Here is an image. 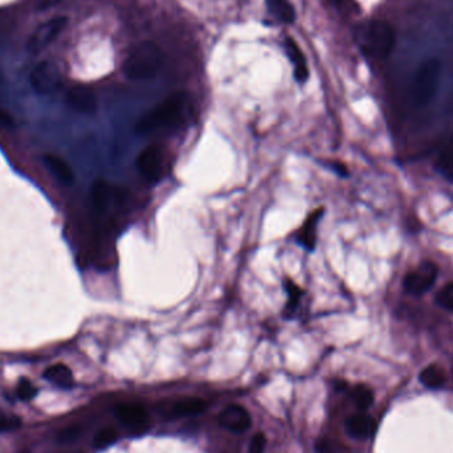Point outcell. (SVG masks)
<instances>
[{"label":"cell","mask_w":453,"mask_h":453,"mask_svg":"<svg viewBox=\"0 0 453 453\" xmlns=\"http://www.w3.org/2000/svg\"><path fill=\"white\" fill-rule=\"evenodd\" d=\"M137 168L148 181H159L165 175V155L162 149L155 145L143 149L137 159Z\"/></svg>","instance_id":"9"},{"label":"cell","mask_w":453,"mask_h":453,"mask_svg":"<svg viewBox=\"0 0 453 453\" xmlns=\"http://www.w3.org/2000/svg\"><path fill=\"white\" fill-rule=\"evenodd\" d=\"M163 66V52L152 41H143L130 50L123 63V73L130 80H149Z\"/></svg>","instance_id":"3"},{"label":"cell","mask_w":453,"mask_h":453,"mask_svg":"<svg viewBox=\"0 0 453 453\" xmlns=\"http://www.w3.org/2000/svg\"><path fill=\"white\" fill-rule=\"evenodd\" d=\"M346 428L352 436L366 439L374 434L376 424L372 418H370L369 415L358 414V415H354L348 419Z\"/></svg>","instance_id":"15"},{"label":"cell","mask_w":453,"mask_h":453,"mask_svg":"<svg viewBox=\"0 0 453 453\" xmlns=\"http://www.w3.org/2000/svg\"><path fill=\"white\" fill-rule=\"evenodd\" d=\"M117 432L113 428H102L93 439V445L97 450H105L116 443Z\"/></svg>","instance_id":"22"},{"label":"cell","mask_w":453,"mask_h":453,"mask_svg":"<svg viewBox=\"0 0 453 453\" xmlns=\"http://www.w3.org/2000/svg\"><path fill=\"white\" fill-rule=\"evenodd\" d=\"M317 450H319V453H329L330 452V448H329V444L323 440H319L317 441Z\"/></svg>","instance_id":"32"},{"label":"cell","mask_w":453,"mask_h":453,"mask_svg":"<svg viewBox=\"0 0 453 453\" xmlns=\"http://www.w3.org/2000/svg\"><path fill=\"white\" fill-rule=\"evenodd\" d=\"M14 125H15L14 117L7 110H4L3 108H0V126L12 128Z\"/></svg>","instance_id":"31"},{"label":"cell","mask_w":453,"mask_h":453,"mask_svg":"<svg viewBox=\"0 0 453 453\" xmlns=\"http://www.w3.org/2000/svg\"><path fill=\"white\" fill-rule=\"evenodd\" d=\"M219 423L234 434H243L251 427V415L244 407L232 404L221 411Z\"/></svg>","instance_id":"10"},{"label":"cell","mask_w":453,"mask_h":453,"mask_svg":"<svg viewBox=\"0 0 453 453\" xmlns=\"http://www.w3.org/2000/svg\"><path fill=\"white\" fill-rule=\"evenodd\" d=\"M187 106V96L185 93H175L171 94L166 100L158 103L152 108L150 112L143 114L137 121L135 130L138 133H150L155 130H161L165 128H171L177 125Z\"/></svg>","instance_id":"2"},{"label":"cell","mask_w":453,"mask_h":453,"mask_svg":"<svg viewBox=\"0 0 453 453\" xmlns=\"http://www.w3.org/2000/svg\"><path fill=\"white\" fill-rule=\"evenodd\" d=\"M117 419L126 427L142 430L148 424V411L139 404H119L116 407Z\"/></svg>","instance_id":"12"},{"label":"cell","mask_w":453,"mask_h":453,"mask_svg":"<svg viewBox=\"0 0 453 453\" xmlns=\"http://www.w3.org/2000/svg\"><path fill=\"white\" fill-rule=\"evenodd\" d=\"M369 46L378 59H387L395 46V34L390 24L385 21H374L370 27Z\"/></svg>","instance_id":"8"},{"label":"cell","mask_w":453,"mask_h":453,"mask_svg":"<svg viewBox=\"0 0 453 453\" xmlns=\"http://www.w3.org/2000/svg\"><path fill=\"white\" fill-rule=\"evenodd\" d=\"M63 0H34V6L36 11H47L50 8L56 7L60 4Z\"/></svg>","instance_id":"30"},{"label":"cell","mask_w":453,"mask_h":453,"mask_svg":"<svg viewBox=\"0 0 453 453\" xmlns=\"http://www.w3.org/2000/svg\"><path fill=\"white\" fill-rule=\"evenodd\" d=\"M37 394V388L34 386V383L30 381V379H26L23 378L19 385H17V396L21 399V401H31L32 398L36 396Z\"/></svg>","instance_id":"24"},{"label":"cell","mask_w":453,"mask_h":453,"mask_svg":"<svg viewBox=\"0 0 453 453\" xmlns=\"http://www.w3.org/2000/svg\"><path fill=\"white\" fill-rule=\"evenodd\" d=\"M44 378L50 383L61 388H70L73 386V374L70 369L63 363L53 365L46 370Z\"/></svg>","instance_id":"17"},{"label":"cell","mask_w":453,"mask_h":453,"mask_svg":"<svg viewBox=\"0 0 453 453\" xmlns=\"http://www.w3.org/2000/svg\"><path fill=\"white\" fill-rule=\"evenodd\" d=\"M80 435H81V430L76 425H72V427H67V428L61 430L56 440L59 444H70V443L76 441Z\"/></svg>","instance_id":"28"},{"label":"cell","mask_w":453,"mask_h":453,"mask_svg":"<svg viewBox=\"0 0 453 453\" xmlns=\"http://www.w3.org/2000/svg\"><path fill=\"white\" fill-rule=\"evenodd\" d=\"M436 276V265L431 261H424L420 264L418 268L410 272L405 276L404 283H403L404 290L411 294L420 296L432 288V285L435 284Z\"/></svg>","instance_id":"7"},{"label":"cell","mask_w":453,"mask_h":453,"mask_svg":"<svg viewBox=\"0 0 453 453\" xmlns=\"http://www.w3.org/2000/svg\"><path fill=\"white\" fill-rule=\"evenodd\" d=\"M269 12L280 21L292 24L296 19V11L289 0H267Z\"/></svg>","instance_id":"18"},{"label":"cell","mask_w":453,"mask_h":453,"mask_svg":"<svg viewBox=\"0 0 453 453\" xmlns=\"http://www.w3.org/2000/svg\"><path fill=\"white\" fill-rule=\"evenodd\" d=\"M265 444H267V437H265V435H264L263 432L256 434L254 436L252 437L248 453L264 452V450H265Z\"/></svg>","instance_id":"29"},{"label":"cell","mask_w":453,"mask_h":453,"mask_svg":"<svg viewBox=\"0 0 453 453\" xmlns=\"http://www.w3.org/2000/svg\"><path fill=\"white\" fill-rule=\"evenodd\" d=\"M46 163L50 168V171L54 174V177L64 185H72L74 181V174L72 171L70 166L68 165L67 162L57 157V155H52L48 154L46 155Z\"/></svg>","instance_id":"16"},{"label":"cell","mask_w":453,"mask_h":453,"mask_svg":"<svg viewBox=\"0 0 453 453\" xmlns=\"http://www.w3.org/2000/svg\"><path fill=\"white\" fill-rule=\"evenodd\" d=\"M441 79V63L437 59H428L424 61L412 81L411 96L414 103L421 108L428 105L436 94Z\"/></svg>","instance_id":"4"},{"label":"cell","mask_w":453,"mask_h":453,"mask_svg":"<svg viewBox=\"0 0 453 453\" xmlns=\"http://www.w3.org/2000/svg\"><path fill=\"white\" fill-rule=\"evenodd\" d=\"M436 301L441 308L453 312V283L444 286L436 296Z\"/></svg>","instance_id":"26"},{"label":"cell","mask_w":453,"mask_h":453,"mask_svg":"<svg viewBox=\"0 0 453 453\" xmlns=\"http://www.w3.org/2000/svg\"><path fill=\"white\" fill-rule=\"evenodd\" d=\"M67 102L72 109L83 114H93L97 110V97L94 92L83 85H77L69 89Z\"/></svg>","instance_id":"11"},{"label":"cell","mask_w":453,"mask_h":453,"mask_svg":"<svg viewBox=\"0 0 453 453\" xmlns=\"http://www.w3.org/2000/svg\"><path fill=\"white\" fill-rule=\"evenodd\" d=\"M445 372L437 365H430L420 372V382L428 388H440L445 383Z\"/></svg>","instance_id":"19"},{"label":"cell","mask_w":453,"mask_h":453,"mask_svg":"<svg viewBox=\"0 0 453 453\" xmlns=\"http://www.w3.org/2000/svg\"><path fill=\"white\" fill-rule=\"evenodd\" d=\"M352 401L361 411H366L374 402V395L369 387L359 385L354 387L352 392Z\"/></svg>","instance_id":"21"},{"label":"cell","mask_w":453,"mask_h":453,"mask_svg":"<svg viewBox=\"0 0 453 453\" xmlns=\"http://www.w3.org/2000/svg\"><path fill=\"white\" fill-rule=\"evenodd\" d=\"M67 17H54L40 24L30 36L27 41V50L37 54L41 50L48 48L50 44L57 39V36L67 27Z\"/></svg>","instance_id":"5"},{"label":"cell","mask_w":453,"mask_h":453,"mask_svg":"<svg viewBox=\"0 0 453 453\" xmlns=\"http://www.w3.org/2000/svg\"><path fill=\"white\" fill-rule=\"evenodd\" d=\"M333 4H336V7H345L348 0H330Z\"/></svg>","instance_id":"33"},{"label":"cell","mask_w":453,"mask_h":453,"mask_svg":"<svg viewBox=\"0 0 453 453\" xmlns=\"http://www.w3.org/2000/svg\"><path fill=\"white\" fill-rule=\"evenodd\" d=\"M285 288L288 296H289L288 309H294L301 299L302 289L293 280H289V279L286 280Z\"/></svg>","instance_id":"25"},{"label":"cell","mask_w":453,"mask_h":453,"mask_svg":"<svg viewBox=\"0 0 453 453\" xmlns=\"http://www.w3.org/2000/svg\"><path fill=\"white\" fill-rule=\"evenodd\" d=\"M323 214V208H317L314 210L308 219L303 221L301 230L299 232V241L301 243L303 247H306V250L313 251L316 247V241H317V224H319V219Z\"/></svg>","instance_id":"13"},{"label":"cell","mask_w":453,"mask_h":453,"mask_svg":"<svg viewBox=\"0 0 453 453\" xmlns=\"http://www.w3.org/2000/svg\"><path fill=\"white\" fill-rule=\"evenodd\" d=\"M30 83L36 93L41 96L53 94L61 83L57 67L48 60L39 63L30 74Z\"/></svg>","instance_id":"6"},{"label":"cell","mask_w":453,"mask_h":453,"mask_svg":"<svg viewBox=\"0 0 453 453\" xmlns=\"http://www.w3.org/2000/svg\"><path fill=\"white\" fill-rule=\"evenodd\" d=\"M17 453H31V452H30V451H20V452H17Z\"/></svg>","instance_id":"34"},{"label":"cell","mask_w":453,"mask_h":453,"mask_svg":"<svg viewBox=\"0 0 453 453\" xmlns=\"http://www.w3.org/2000/svg\"><path fill=\"white\" fill-rule=\"evenodd\" d=\"M205 403L199 398H185L174 404V414L178 416L198 415L204 411Z\"/></svg>","instance_id":"20"},{"label":"cell","mask_w":453,"mask_h":453,"mask_svg":"<svg viewBox=\"0 0 453 453\" xmlns=\"http://www.w3.org/2000/svg\"><path fill=\"white\" fill-rule=\"evenodd\" d=\"M286 54L289 60L293 63L294 67V77L299 83H305L309 79V69L306 64V59L300 50V47L296 44L293 39H286L285 41Z\"/></svg>","instance_id":"14"},{"label":"cell","mask_w":453,"mask_h":453,"mask_svg":"<svg viewBox=\"0 0 453 453\" xmlns=\"http://www.w3.org/2000/svg\"><path fill=\"white\" fill-rule=\"evenodd\" d=\"M437 170L453 181V148L443 151L436 162Z\"/></svg>","instance_id":"23"},{"label":"cell","mask_w":453,"mask_h":453,"mask_svg":"<svg viewBox=\"0 0 453 453\" xmlns=\"http://www.w3.org/2000/svg\"><path fill=\"white\" fill-rule=\"evenodd\" d=\"M92 201L100 218L101 230L110 232L128 211L129 192L123 187L99 179L92 185Z\"/></svg>","instance_id":"1"},{"label":"cell","mask_w":453,"mask_h":453,"mask_svg":"<svg viewBox=\"0 0 453 453\" xmlns=\"http://www.w3.org/2000/svg\"><path fill=\"white\" fill-rule=\"evenodd\" d=\"M21 425V419H19L15 415H7L4 412H0V434L1 432H11L17 431Z\"/></svg>","instance_id":"27"}]
</instances>
